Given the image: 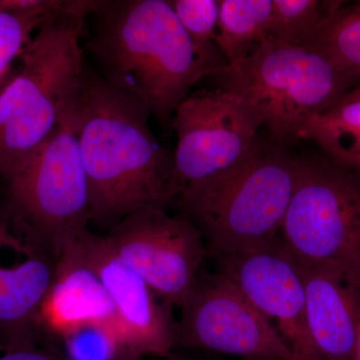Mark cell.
<instances>
[{"mask_svg": "<svg viewBox=\"0 0 360 360\" xmlns=\"http://www.w3.org/2000/svg\"><path fill=\"white\" fill-rule=\"evenodd\" d=\"M336 162L360 174V155L348 156V158H341V160L336 161Z\"/></svg>", "mask_w": 360, "mask_h": 360, "instance_id": "obj_24", "label": "cell"}, {"mask_svg": "<svg viewBox=\"0 0 360 360\" xmlns=\"http://www.w3.org/2000/svg\"><path fill=\"white\" fill-rule=\"evenodd\" d=\"M70 6V1L45 0L44 6L30 11H0V92L37 32L56 16L68 14Z\"/></svg>", "mask_w": 360, "mask_h": 360, "instance_id": "obj_19", "label": "cell"}, {"mask_svg": "<svg viewBox=\"0 0 360 360\" xmlns=\"http://www.w3.org/2000/svg\"><path fill=\"white\" fill-rule=\"evenodd\" d=\"M296 262L304 286L310 336L319 357L356 360L360 269Z\"/></svg>", "mask_w": 360, "mask_h": 360, "instance_id": "obj_14", "label": "cell"}, {"mask_svg": "<svg viewBox=\"0 0 360 360\" xmlns=\"http://www.w3.org/2000/svg\"><path fill=\"white\" fill-rule=\"evenodd\" d=\"M86 47L98 75L139 99L165 129L194 85L229 65L217 44L189 37L167 0L110 1Z\"/></svg>", "mask_w": 360, "mask_h": 360, "instance_id": "obj_2", "label": "cell"}, {"mask_svg": "<svg viewBox=\"0 0 360 360\" xmlns=\"http://www.w3.org/2000/svg\"><path fill=\"white\" fill-rule=\"evenodd\" d=\"M180 25L200 44H214L219 20V0H167Z\"/></svg>", "mask_w": 360, "mask_h": 360, "instance_id": "obj_22", "label": "cell"}, {"mask_svg": "<svg viewBox=\"0 0 360 360\" xmlns=\"http://www.w3.org/2000/svg\"><path fill=\"white\" fill-rule=\"evenodd\" d=\"M177 134L172 200L189 187L219 176L260 150L258 125L224 89L189 94L172 117Z\"/></svg>", "mask_w": 360, "mask_h": 360, "instance_id": "obj_8", "label": "cell"}, {"mask_svg": "<svg viewBox=\"0 0 360 360\" xmlns=\"http://www.w3.org/2000/svg\"><path fill=\"white\" fill-rule=\"evenodd\" d=\"M0 360H68L56 348L39 347L37 342L30 345L4 347L0 345Z\"/></svg>", "mask_w": 360, "mask_h": 360, "instance_id": "obj_23", "label": "cell"}, {"mask_svg": "<svg viewBox=\"0 0 360 360\" xmlns=\"http://www.w3.org/2000/svg\"><path fill=\"white\" fill-rule=\"evenodd\" d=\"M174 347L246 360H300L276 326L224 274L200 276L181 307Z\"/></svg>", "mask_w": 360, "mask_h": 360, "instance_id": "obj_9", "label": "cell"}, {"mask_svg": "<svg viewBox=\"0 0 360 360\" xmlns=\"http://www.w3.org/2000/svg\"><path fill=\"white\" fill-rule=\"evenodd\" d=\"M307 46L360 77V2L341 6Z\"/></svg>", "mask_w": 360, "mask_h": 360, "instance_id": "obj_20", "label": "cell"}, {"mask_svg": "<svg viewBox=\"0 0 360 360\" xmlns=\"http://www.w3.org/2000/svg\"><path fill=\"white\" fill-rule=\"evenodd\" d=\"M167 359L168 360H186V359H182V357L176 356V355H174L172 354H170L169 356L167 357Z\"/></svg>", "mask_w": 360, "mask_h": 360, "instance_id": "obj_26", "label": "cell"}, {"mask_svg": "<svg viewBox=\"0 0 360 360\" xmlns=\"http://www.w3.org/2000/svg\"><path fill=\"white\" fill-rule=\"evenodd\" d=\"M296 181V160L258 151L233 169L186 189V219L213 257L257 250L281 236Z\"/></svg>", "mask_w": 360, "mask_h": 360, "instance_id": "obj_5", "label": "cell"}, {"mask_svg": "<svg viewBox=\"0 0 360 360\" xmlns=\"http://www.w3.org/2000/svg\"><path fill=\"white\" fill-rule=\"evenodd\" d=\"M37 236L15 233L0 220V345L35 342V328L56 274Z\"/></svg>", "mask_w": 360, "mask_h": 360, "instance_id": "obj_13", "label": "cell"}, {"mask_svg": "<svg viewBox=\"0 0 360 360\" xmlns=\"http://www.w3.org/2000/svg\"><path fill=\"white\" fill-rule=\"evenodd\" d=\"M105 238L115 255L161 300L172 307L184 305L207 253L202 234L191 220L151 206L127 215Z\"/></svg>", "mask_w": 360, "mask_h": 360, "instance_id": "obj_10", "label": "cell"}, {"mask_svg": "<svg viewBox=\"0 0 360 360\" xmlns=\"http://www.w3.org/2000/svg\"><path fill=\"white\" fill-rule=\"evenodd\" d=\"M59 338L68 360H131L117 331L105 324H86Z\"/></svg>", "mask_w": 360, "mask_h": 360, "instance_id": "obj_21", "label": "cell"}, {"mask_svg": "<svg viewBox=\"0 0 360 360\" xmlns=\"http://www.w3.org/2000/svg\"><path fill=\"white\" fill-rule=\"evenodd\" d=\"M281 238L300 262L360 269V174L340 165L296 160Z\"/></svg>", "mask_w": 360, "mask_h": 360, "instance_id": "obj_7", "label": "cell"}, {"mask_svg": "<svg viewBox=\"0 0 360 360\" xmlns=\"http://www.w3.org/2000/svg\"><path fill=\"white\" fill-rule=\"evenodd\" d=\"M231 279L270 321L300 360H321L310 336L300 265L281 236L257 250L217 257Z\"/></svg>", "mask_w": 360, "mask_h": 360, "instance_id": "obj_11", "label": "cell"}, {"mask_svg": "<svg viewBox=\"0 0 360 360\" xmlns=\"http://www.w3.org/2000/svg\"><path fill=\"white\" fill-rule=\"evenodd\" d=\"M87 184L90 217L116 224L172 200L174 155L149 127L148 108L84 68L72 108Z\"/></svg>", "mask_w": 360, "mask_h": 360, "instance_id": "obj_1", "label": "cell"}, {"mask_svg": "<svg viewBox=\"0 0 360 360\" xmlns=\"http://www.w3.org/2000/svg\"><path fill=\"white\" fill-rule=\"evenodd\" d=\"M225 89L279 143L298 141L304 123L345 96L360 77L314 47L265 40L225 68Z\"/></svg>", "mask_w": 360, "mask_h": 360, "instance_id": "obj_4", "label": "cell"}, {"mask_svg": "<svg viewBox=\"0 0 360 360\" xmlns=\"http://www.w3.org/2000/svg\"><path fill=\"white\" fill-rule=\"evenodd\" d=\"M84 18L61 14L45 23L0 92V177L4 180L58 129L77 101L84 77Z\"/></svg>", "mask_w": 360, "mask_h": 360, "instance_id": "obj_3", "label": "cell"}, {"mask_svg": "<svg viewBox=\"0 0 360 360\" xmlns=\"http://www.w3.org/2000/svg\"><path fill=\"white\" fill-rule=\"evenodd\" d=\"M91 323L110 326L123 341L108 291L75 239L58 253L53 284L40 309L39 328L61 338Z\"/></svg>", "mask_w": 360, "mask_h": 360, "instance_id": "obj_15", "label": "cell"}, {"mask_svg": "<svg viewBox=\"0 0 360 360\" xmlns=\"http://www.w3.org/2000/svg\"><path fill=\"white\" fill-rule=\"evenodd\" d=\"M272 0H220L214 44L229 65L245 58L267 39Z\"/></svg>", "mask_w": 360, "mask_h": 360, "instance_id": "obj_16", "label": "cell"}, {"mask_svg": "<svg viewBox=\"0 0 360 360\" xmlns=\"http://www.w3.org/2000/svg\"><path fill=\"white\" fill-rule=\"evenodd\" d=\"M77 241L101 277L115 304L123 342L130 359L167 357L174 348L176 321L172 305L161 300L112 250L105 236L82 231Z\"/></svg>", "mask_w": 360, "mask_h": 360, "instance_id": "obj_12", "label": "cell"}, {"mask_svg": "<svg viewBox=\"0 0 360 360\" xmlns=\"http://www.w3.org/2000/svg\"><path fill=\"white\" fill-rule=\"evenodd\" d=\"M72 108L56 131L6 180L21 224L49 245L56 257L91 220Z\"/></svg>", "mask_w": 360, "mask_h": 360, "instance_id": "obj_6", "label": "cell"}, {"mask_svg": "<svg viewBox=\"0 0 360 360\" xmlns=\"http://www.w3.org/2000/svg\"><path fill=\"white\" fill-rule=\"evenodd\" d=\"M298 139L317 142L336 161L360 155V86L310 117Z\"/></svg>", "mask_w": 360, "mask_h": 360, "instance_id": "obj_17", "label": "cell"}, {"mask_svg": "<svg viewBox=\"0 0 360 360\" xmlns=\"http://www.w3.org/2000/svg\"><path fill=\"white\" fill-rule=\"evenodd\" d=\"M356 360H360V328L359 333V340H357Z\"/></svg>", "mask_w": 360, "mask_h": 360, "instance_id": "obj_25", "label": "cell"}, {"mask_svg": "<svg viewBox=\"0 0 360 360\" xmlns=\"http://www.w3.org/2000/svg\"><path fill=\"white\" fill-rule=\"evenodd\" d=\"M342 4V1L319 0H272L266 40L307 46Z\"/></svg>", "mask_w": 360, "mask_h": 360, "instance_id": "obj_18", "label": "cell"}]
</instances>
